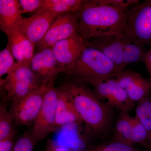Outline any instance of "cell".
<instances>
[{
    "label": "cell",
    "mask_w": 151,
    "mask_h": 151,
    "mask_svg": "<svg viewBox=\"0 0 151 151\" xmlns=\"http://www.w3.org/2000/svg\"><path fill=\"white\" fill-rule=\"evenodd\" d=\"M85 124V133L97 137L107 132L113 118V108L100 101L86 82L69 78L60 86Z\"/></svg>",
    "instance_id": "6da1fadb"
},
{
    "label": "cell",
    "mask_w": 151,
    "mask_h": 151,
    "mask_svg": "<svg viewBox=\"0 0 151 151\" xmlns=\"http://www.w3.org/2000/svg\"><path fill=\"white\" fill-rule=\"evenodd\" d=\"M129 11L100 0H83L78 12V35L86 42L100 36L124 34Z\"/></svg>",
    "instance_id": "7a4b0ae2"
},
{
    "label": "cell",
    "mask_w": 151,
    "mask_h": 151,
    "mask_svg": "<svg viewBox=\"0 0 151 151\" xmlns=\"http://www.w3.org/2000/svg\"><path fill=\"white\" fill-rule=\"evenodd\" d=\"M86 43L101 51L112 60L121 71L130 64L143 61L147 51L145 46L124 34L100 36L91 39Z\"/></svg>",
    "instance_id": "3957f363"
},
{
    "label": "cell",
    "mask_w": 151,
    "mask_h": 151,
    "mask_svg": "<svg viewBox=\"0 0 151 151\" xmlns=\"http://www.w3.org/2000/svg\"><path fill=\"white\" fill-rule=\"evenodd\" d=\"M121 70L97 49L86 46L77 60L65 69L69 78L82 81L116 77Z\"/></svg>",
    "instance_id": "277c9868"
},
{
    "label": "cell",
    "mask_w": 151,
    "mask_h": 151,
    "mask_svg": "<svg viewBox=\"0 0 151 151\" xmlns=\"http://www.w3.org/2000/svg\"><path fill=\"white\" fill-rule=\"evenodd\" d=\"M55 80H45L24 98L12 103L9 111L14 124L18 126H28L34 122L43 104L45 94L54 86Z\"/></svg>",
    "instance_id": "5b68a950"
},
{
    "label": "cell",
    "mask_w": 151,
    "mask_h": 151,
    "mask_svg": "<svg viewBox=\"0 0 151 151\" xmlns=\"http://www.w3.org/2000/svg\"><path fill=\"white\" fill-rule=\"evenodd\" d=\"M42 82L30 67L23 66L1 79V86L6 93L7 100L13 103L27 96Z\"/></svg>",
    "instance_id": "8992f818"
},
{
    "label": "cell",
    "mask_w": 151,
    "mask_h": 151,
    "mask_svg": "<svg viewBox=\"0 0 151 151\" xmlns=\"http://www.w3.org/2000/svg\"><path fill=\"white\" fill-rule=\"evenodd\" d=\"M124 35L145 46L151 47V0L139 3L129 10Z\"/></svg>",
    "instance_id": "52a82bcc"
},
{
    "label": "cell",
    "mask_w": 151,
    "mask_h": 151,
    "mask_svg": "<svg viewBox=\"0 0 151 151\" xmlns=\"http://www.w3.org/2000/svg\"><path fill=\"white\" fill-rule=\"evenodd\" d=\"M84 82L93 89L100 101L106 100V104L112 108L129 112L134 106L135 102L129 98L115 77L87 80Z\"/></svg>",
    "instance_id": "ba28073f"
},
{
    "label": "cell",
    "mask_w": 151,
    "mask_h": 151,
    "mask_svg": "<svg viewBox=\"0 0 151 151\" xmlns=\"http://www.w3.org/2000/svg\"><path fill=\"white\" fill-rule=\"evenodd\" d=\"M57 89L54 86L47 92L43 104L34 122L31 135L38 143L56 129L55 126Z\"/></svg>",
    "instance_id": "9c48e42d"
},
{
    "label": "cell",
    "mask_w": 151,
    "mask_h": 151,
    "mask_svg": "<svg viewBox=\"0 0 151 151\" xmlns=\"http://www.w3.org/2000/svg\"><path fill=\"white\" fill-rule=\"evenodd\" d=\"M78 14L69 12L60 14L46 34L36 45L39 50L52 47L57 42L78 33Z\"/></svg>",
    "instance_id": "30bf717a"
},
{
    "label": "cell",
    "mask_w": 151,
    "mask_h": 151,
    "mask_svg": "<svg viewBox=\"0 0 151 151\" xmlns=\"http://www.w3.org/2000/svg\"><path fill=\"white\" fill-rule=\"evenodd\" d=\"M59 15L50 11L35 14L24 18L19 25V29L35 46L42 40Z\"/></svg>",
    "instance_id": "8fae6325"
},
{
    "label": "cell",
    "mask_w": 151,
    "mask_h": 151,
    "mask_svg": "<svg viewBox=\"0 0 151 151\" xmlns=\"http://www.w3.org/2000/svg\"><path fill=\"white\" fill-rule=\"evenodd\" d=\"M115 78L133 102H139L150 96L151 91L150 79L144 78L137 72L125 69L121 71Z\"/></svg>",
    "instance_id": "7c38bea8"
},
{
    "label": "cell",
    "mask_w": 151,
    "mask_h": 151,
    "mask_svg": "<svg viewBox=\"0 0 151 151\" xmlns=\"http://www.w3.org/2000/svg\"><path fill=\"white\" fill-rule=\"evenodd\" d=\"M30 67L42 82L56 79L58 75L64 73L65 70V68L55 59L51 47L39 50L34 55Z\"/></svg>",
    "instance_id": "4fadbf2b"
},
{
    "label": "cell",
    "mask_w": 151,
    "mask_h": 151,
    "mask_svg": "<svg viewBox=\"0 0 151 151\" xmlns=\"http://www.w3.org/2000/svg\"><path fill=\"white\" fill-rule=\"evenodd\" d=\"M86 46L84 40L77 33L60 41L51 48L55 59L65 69L75 62Z\"/></svg>",
    "instance_id": "5bb4252c"
},
{
    "label": "cell",
    "mask_w": 151,
    "mask_h": 151,
    "mask_svg": "<svg viewBox=\"0 0 151 151\" xmlns=\"http://www.w3.org/2000/svg\"><path fill=\"white\" fill-rule=\"evenodd\" d=\"M19 1H0V29L7 37L19 27L24 18Z\"/></svg>",
    "instance_id": "9a60e30c"
},
{
    "label": "cell",
    "mask_w": 151,
    "mask_h": 151,
    "mask_svg": "<svg viewBox=\"0 0 151 151\" xmlns=\"http://www.w3.org/2000/svg\"><path fill=\"white\" fill-rule=\"evenodd\" d=\"M57 89V101L55 113L56 129L73 123H83L67 93L60 86Z\"/></svg>",
    "instance_id": "2e32d148"
},
{
    "label": "cell",
    "mask_w": 151,
    "mask_h": 151,
    "mask_svg": "<svg viewBox=\"0 0 151 151\" xmlns=\"http://www.w3.org/2000/svg\"><path fill=\"white\" fill-rule=\"evenodd\" d=\"M83 2V0H43L42 6L34 14L46 11L54 12L59 14L78 13Z\"/></svg>",
    "instance_id": "e0dca14e"
},
{
    "label": "cell",
    "mask_w": 151,
    "mask_h": 151,
    "mask_svg": "<svg viewBox=\"0 0 151 151\" xmlns=\"http://www.w3.org/2000/svg\"><path fill=\"white\" fill-rule=\"evenodd\" d=\"M132 117L129 114V112L120 111L114 128L115 142L133 145L131 142Z\"/></svg>",
    "instance_id": "ac0fdd59"
},
{
    "label": "cell",
    "mask_w": 151,
    "mask_h": 151,
    "mask_svg": "<svg viewBox=\"0 0 151 151\" xmlns=\"http://www.w3.org/2000/svg\"><path fill=\"white\" fill-rule=\"evenodd\" d=\"M13 119L9 111L4 103L0 105V140L10 137H14L15 130Z\"/></svg>",
    "instance_id": "d6986e66"
},
{
    "label": "cell",
    "mask_w": 151,
    "mask_h": 151,
    "mask_svg": "<svg viewBox=\"0 0 151 151\" xmlns=\"http://www.w3.org/2000/svg\"><path fill=\"white\" fill-rule=\"evenodd\" d=\"M135 117L143 124L148 132H151V98L150 96L139 101Z\"/></svg>",
    "instance_id": "ffe728a7"
},
{
    "label": "cell",
    "mask_w": 151,
    "mask_h": 151,
    "mask_svg": "<svg viewBox=\"0 0 151 151\" xmlns=\"http://www.w3.org/2000/svg\"><path fill=\"white\" fill-rule=\"evenodd\" d=\"M20 67L15 62L14 58L8 45L0 52V77L7 75Z\"/></svg>",
    "instance_id": "44dd1931"
},
{
    "label": "cell",
    "mask_w": 151,
    "mask_h": 151,
    "mask_svg": "<svg viewBox=\"0 0 151 151\" xmlns=\"http://www.w3.org/2000/svg\"><path fill=\"white\" fill-rule=\"evenodd\" d=\"M18 29L19 27L17 28L14 30L10 35L7 36L8 40L7 45L19 66L27 67L26 65L21 43L19 39Z\"/></svg>",
    "instance_id": "7402d4cb"
},
{
    "label": "cell",
    "mask_w": 151,
    "mask_h": 151,
    "mask_svg": "<svg viewBox=\"0 0 151 151\" xmlns=\"http://www.w3.org/2000/svg\"><path fill=\"white\" fill-rule=\"evenodd\" d=\"M132 123L131 135L132 145L136 143L145 144L147 140L149 132L135 116L132 117Z\"/></svg>",
    "instance_id": "603a6c76"
},
{
    "label": "cell",
    "mask_w": 151,
    "mask_h": 151,
    "mask_svg": "<svg viewBox=\"0 0 151 151\" xmlns=\"http://www.w3.org/2000/svg\"><path fill=\"white\" fill-rule=\"evenodd\" d=\"M37 143L31 134L24 135L17 141L13 151H33Z\"/></svg>",
    "instance_id": "cb8c5ba5"
},
{
    "label": "cell",
    "mask_w": 151,
    "mask_h": 151,
    "mask_svg": "<svg viewBox=\"0 0 151 151\" xmlns=\"http://www.w3.org/2000/svg\"><path fill=\"white\" fill-rule=\"evenodd\" d=\"M22 14L35 13L42 6L43 0H20Z\"/></svg>",
    "instance_id": "d4e9b609"
},
{
    "label": "cell",
    "mask_w": 151,
    "mask_h": 151,
    "mask_svg": "<svg viewBox=\"0 0 151 151\" xmlns=\"http://www.w3.org/2000/svg\"><path fill=\"white\" fill-rule=\"evenodd\" d=\"M96 149L97 151H138L132 145L117 142Z\"/></svg>",
    "instance_id": "484cf974"
},
{
    "label": "cell",
    "mask_w": 151,
    "mask_h": 151,
    "mask_svg": "<svg viewBox=\"0 0 151 151\" xmlns=\"http://www.w3.org/2000/svg\"><path fill=\"white\" fill-rule=\"evenodd\" d=\"M100 1L103 4L127 9L131 6H134L139 3V1L138 0H100Z\"/></svg>",
    "instance_id": "4316f807"
},
{
    "label": "cell",
    "mask_w": 151,
    "mask_h": 151,
    "mask_svg": "<svg viewBox=\"0 0 151 151\" xmlns=\"http://www.w3.org/2000/svg\"><path fill=\"white\" fill-rule=\"evenodd\" d=\"M14 137L5 138L0 140V151H13Z\"/></svg>",
    "instance_id": "83f0119b"
},
{
    "label": "cell",
    "mask_w": 151,
    "mask_h": 151,
    "mask_svg": "<svg viewBox=\"0 0 151 151\" xmlns=\"http://www.w3.org/2000/svg\"><path fill=\"white\" fill-rule=\"evenodd\" d=\"M142 62L145 65L146 68L150 75V80L151 81V49L147 52Z\"/></svg>",
    "instance_id": "f1b7e54d"
},
{
    "label": "cell",
    "mask_w": 151,
    "mask_h": 151,
    "mask_svg": "<svg viewBox=\"0 0 151 151\" xmlns=\"http://www.w3.org/2000/svg\"><path fill=\"white\" fill-rule=\"evenodd\" d=\"M46 151H70L64 147H62L51 142L49 143Z\"/></svg>",
    "instance_id": "f546056e"
},
{
    "label": "cell",
    "mask_w": 151,
    "mask_h": 151,
    "mask_svg": "<svg viewBox=\"0 0 151 151\" xmlns=\"http://www.w3.org/2000/svg\"><path fill=\"white\" fill-rule=\"evenodd\" d=\"M151 142V132L149 133L147 140L146 142Z\"/></svg>",
    "instance_id": "4dcf8cb0"
},
{
    "label": "cell",
    "mask_w": 151,
    "mask_h": 151,
    "mask_svg": "<svg viewBox=\"0 0 151 151\" xmlns=\"http://www.w3.org/2000/svg\"><path fill=\"white\" fill-rule=\"evenodd\" d=\"M144 144L146 145L151 150V142H146Z\"/></svg>",
    "instance_id": "1f68e13d"
},
{
    "label": "cell",
    "mask_w": 151,
    "mask_h": 151,
    "mask_svg": "<svg viewBox=\"0 0 151 151\" xmlns=\"http://www.w3.org/2000/svg\"><path fill=\"white\" fill-rule=\"evenodd\" d=\"M89 151H97V150H96V149H94V150H90Z\"/></svg>",
    "instance_id": "d6a6232c"
}]
</instances>
